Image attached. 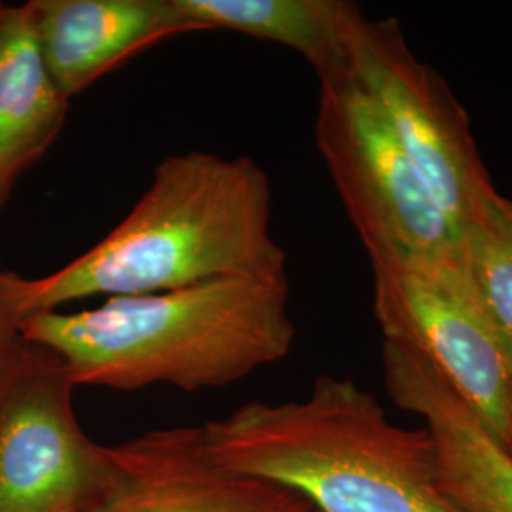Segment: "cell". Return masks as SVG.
<instances>
[{
  "label": "cell",
  "mask_w": 512,
  "mask_h": 512,
  "mask_svg": "<svg viewBox=\"0 0 512 512\" xmlns=\"http://www.w3.org/2000/svg\"><path fill=\"white\" fill-rule=\"evenodd\" d=\"M253 275H287L272 232L270 177L247 156L173 154L122 222L63 268L35 279L0 268V348L33 317L76 300Z\"/></svg>",
  "instance_id": "1"
},
{
  "label": "cell",
  "mask_w": 512,
  "mask_h": 512,
  "mask_svg": "<svg viewBox=\"0 0 512 512\" xmlns=\"http://www.w3.org/2000/svg\"><path fill=\"white\" fill-rule=\"evenodd\" d=\"M296 327L289 277H222L33 317L19 338L50 349L76 387L222 389L285 359Z\"/></svg>",
  "instance_id": "2"
},
{
  "label": "cell",
  "mask_w": 512,
  "mask_h": 512,
  "mask_svg": "<svg viewBox=\"0 0 512 512\" xmlns=\"http://www.w3.org/2000/svg\"><path fill=\"white\" fill-rule=\"evenodd\" d=\"M200 429L213 461L291 490L313 512H461L442 490L429 431L395 425L349 378L319 376L300 401H251Z\"/></svg>",
  "instance_id": "3"
},
{
  "label": "cell",
  "mask_w": 512,
  "mask_h": 512,
  "mask_svg": "<svg viewBox=\"0 0 512 512\" xmlns=\"http://www.w3.org/2000/svg\"><path fill=\"white\" fill-rule=\"evenodd\" d=\"M315 145L370 264L458 253V230L378 103L349 71L319 78Z\"/></svg>",
  "instance_id": "4"
},
{
  "label": "cell",
  "mask_w": 512,
  "mask_h": 512,
  "mask_svg": "<svg viewBox=\"0 0 512 512\" xmlns=\"http://www.w3.org/2000/svg\"><path fill=\"white\" fill-rule=\"evenodd\" d=\"M76 384L50 349L16 338L0 348V512H80L124 490L109 446L74 412Z\"/></svg>",
  "instance_id": "5"
},
{
  "label": "cell",
  "mask_w": 512,
  "mask_h": 512,
  "mask_svg": "<svg viewBox=\"0 0 512 512\" xmlns=\"http://www.w3.org/2000/svg\"><path fill=\"white\" fill-rule=\"evenodd\" d=\"M370 268L384 342L431 366L512 452L511 355L480 308L458 253Z\"/></svg>",
  "instance_id": "6"
},
{
  "label": "cell",
  "mask_w": 512,
  "mask_h": 512,
  "mask_svg": "<svg viewBox=\"0 0 512 512\" xmlns=\"http://www.w3.org/2000/svg\"><path fill=\"white\" fill-rule=\"evenodd\" d=\"M353 74L397 135L459 236L497 192L465 109L433 67L420 61L399 21L363 19L353 42Z\"/></svg>",
  "instance_id": "7"
},
{
  "label": "cell",
  "mask_w": 512,
  "mask_h": 512,
  "mask_svg": "<svg viewBox=\"0 0 512 512\" xmlns=\"http://www.w3.org/2000/svg\"><path fill=\"white\" fill-rule=\"evenodd\" d=\"M128 512H313L291 490L224 469L200 427H169L109 446Z\"/></svg>",
  "instance_id": "8"
},
{
  "label": "cell",
  "mask_w": 512,
  "mask_h": 512,
  "mask_svg": "<svg viewBox=\"0 0 512 512\" xmlns=\"http://www.w3.org/2000/svg\"><path fill=\"white\" fill-rule=\"evenodd\" d=\"M384 382L399 408L425 421L442 490L461 512H512V452L412 351L384 342Z\"/></svg>",
  "instance_id": "9"
},
{
  "label": "cell",
  "mask_w": 512,
  "mask_h": 512,
  "mask_svg": "<svg viewBox=\"0 0 512 512\" xmlns=\"http://www.w3.org/2000/svg\"><path fill=\"white\" fill-rule=\"evenodd\" d=\"M38 48L69 101L135 55L202 33L179 0H29Z\"/></svg>",
  "instance_id": "10"
},
{
  "label": "cell",
  "mask_w": 512,
  "mask_h": 512,
  "mask_svg": "<svg viewBox=\"0 0 512 512\" xmlns=\"http://www.w3.org/2000/svg\"><path fill=\"white\" fill-rule=\"evenodd\" d=\"M71 101L38 48L29 2L0 6V209L65 126Z\"/></svg>",
  "instance_id": "11"
},
{
  "label": "cell",
  "mask_w": 512,
  "mask_h": 512,
  "mask_svg": "<svg viewBox=\"0 0 512 512\" xmlns=\"http://www.w3.org/2000/svg\"><path fill=\"white\" fill-rule=\"evenodd\" d=\"M202 33L234 31L302 55L317 74L346 73L366 18L348 0H179Z\"/></svg>",
  "instance_id": "12"
},
{
  "label": "cell",
  "mask_w": 512,
  "mask_h": 512,
  "mask_svg": "<svg viewBox=\"0 0 512 512\" xmlns=\"http://www.w3.org/2000/svg\"><path fill=\"white\" fill-rule=\"evenodd\" d=\"M458 260L512 359V202L495 194L461 234Z\"/></svg>",
  "instance_id": "13"
},
{
  "label": "cell",
  "mask_w": 512,
  "mask_h": 512,
  "mask_svg": "<svg viewBox=\"0 0 512 512\" xmlns=\"http://www.w3.org/2000/svg\"><path fill=\"white\" fill-rule=\"evenodd\" d=\"M80 512H128V503H126V494L124 490L120 494L116 495L112 501L105 503V505H99V507H93V509H86V511Z\"/></svg>",
  "instance_id": "14"
},
{
  "label": "cell",
  "mask_w": 512,
  "mask_h": 512,
  "mask_svg": "<svg viewBox=\"0 0 512 512\" xmlns=\"http://www.w3.org/2000/svg\"><path fill=\"white\" fill-rule=\"evenodd\" d=\"M0 6H2V4H0Z\"/></svg>",
  "instance_id": "15"
}]
</instances>
